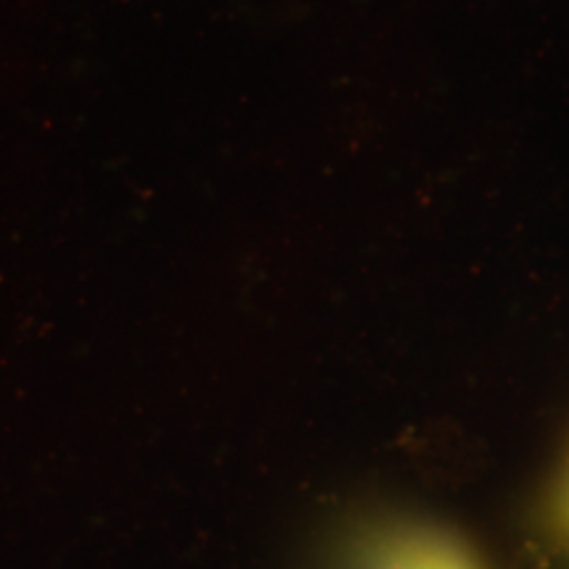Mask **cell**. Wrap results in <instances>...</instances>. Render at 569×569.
Here are the masks:
<instances>
[{"label": "cell", "instance_id": "obj_1", "mask_svg": "<svg viewBox=\"0 0 569 569\" xmlns=\"http://www.w3.org/2000/svg\"><path fill=\"white\" fill-rule=\"evenodd\" d=\"M367 569H475L465 551L430 532H393L375 543Z\"/></svg>", "mask_w": 569, "mask_h": 569}]
</instances>
